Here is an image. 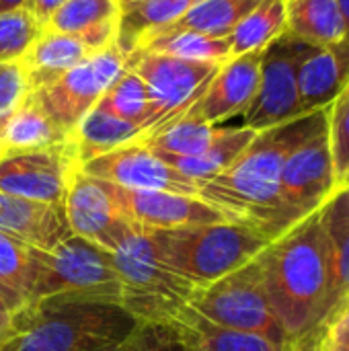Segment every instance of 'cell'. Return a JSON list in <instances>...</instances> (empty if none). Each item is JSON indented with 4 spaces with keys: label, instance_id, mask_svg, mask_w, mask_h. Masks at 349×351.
I'll return each mask as SVG.
<instances>
[{
    "label": "cell",
    "instance_id": "6da1fadb",
    "mask_svg": "<svg viewBox=\"0 0 349 351\" xmlns=\"http://www.w3.org/2000/svg\"><path fill=\"white\" fill-rule=\"evenodd\" d=\"M327 123V109L300 115L282 125L257 132L247 150L218 177L202 183L200 197L228 220L249 224L269 241L294 224L280 197V179L286 158Z\"/></svg>",
    "mask_w": 349,
    "mask_h": 351
},
{
    "label": "cell",
    "instance_id": "7a4b0ae2",
    "mask_svg": "<svg viewBox=\"0 0 349 351\" xmlns=\"http://www.w3.org/2000/svg\"><path fill=\"white\" fill-rule=\"evenodd\" d=\"M257 263L269 304L288 339L325 321L331 311V280L323 208L274 239L257 255Z\"/></svg>",
    "mask_w": 349,
    "mask_h": 351
},
{
    "label": "cell",
    "instance_id": "3957f363",
    "mask_svg": "<svg viewBox=\"0 0 349 351\" xmlns=\"http://www.w3.org/2000/svg\"><path fill=\"white\" fill-rule=\"evenodd\" d=\"M138 323L121 304L27 300L12 311L0 351H113Z\"/></svg>",
    "mask_w": 349,
    "mask_h": 351
},
{
    "label": "cell",
    "instance_id": "277c9868",
    "mask_svg": "<svg viewBox=\"0 0 349 351\" xmlns=\"http://www.w3.org/2000/svg\"><path fill=\"white\" fill-rule=\"evenodd\" d=\"M146 232L160 261L193 288L237 271L272 243L257 228L234 220Z\"/></svg>",
    "mask_w": 349,
    "mask_h": 351
},
{
    "label": "cell",
    "instance_id": "5b68a950",
    "mask_svg": "<svg viewBox=\"0 0 349 351\" xmlns=\"http://www.w3.org/2000/svg\"><path fill=\"white\" fill-rule=\"evenodd\" d=\"M45 298L121 304L123 288L111 253L76 234L51 249L31 247L27 300Z\"/></svg>",
    "mask_w": 349,
    "mask_h": 351
},
{
    "label": "cell",
    "instance_id": "8992f818",
    "mask_svg": "<svg viewBox=\"0 0 349 351\" xmlns=\"http://www.w3.org/2000/svg\"><path fill=\"white\" fill-rule=\"evenodd\" d=\"M109 253L123 288L121 306L138 321L171 323L189 302L195 288L160 261L144 228L132 224Z\"/></svg>",
    "mask_w": 349,
    "mask_h": 351
},
{
    "label": "cell",
    "instance_id": "52a82bcc",
    "mask_svg": "<svg viewBox=\"0 0 349 351\" xmlns=\"http://www.w3.org/2000/svg\"><path fill=\"white\" fill-rule=\"evenodd\" d=\"M187 304L214 325L261 335L276 346L288 339L269 304L257 257L214 284L195 288Z\"/></svg>",
    "mask_w": 349,
    "mask_h": 351
},
{
    "label": "cell",
    "instance_id": "ba28073f",
    "mask_svg": "<svg viewBox=\"0 0 349 351\" xmlns=\"http://www.w3.org/2000/svg\"><path fill=\"white\" fill-rule=\"evenodd\" d=\"M144 82L150 101L148 132L189 111L220 64L191 62L156 51H132L125 62ZM146 132V134H148Z\"/></svg>",
    "mask_w": 349,
    "mask_h": 351
},
{
    "label": "cell",
    "instance_id": "9c48e42d",
    "mask_svg": "<svg viewBox=\"0 0 349 351\" xmlns=\"http://www.w3.org/2000/svg\"><path fill=\"white\" fill-rule=\"evenodd\" d=\"M125 62V53L117 43H113L88 56L47 86L29 93L35 95L56 125L72 136L80 119L101 101L111 82L123 72Z\"/></svg>",
    "mask_w": 349,
    "mask_h": 351
},
{
    "label": "cell",
    "instance_id": "30bf717a",
    "mask_svg": "<svg viewBox=\"0 0 349 351\" xmlns=\"http://www.w3.org/2000/svg\"><path fill=\"white\" fill-rule=\"evenodd\" d=\"M304 47V43H298L286 35L265 47L257 93L243 113L245 128L263 132L306 115L300 105L296 80V70Z\"/></svg>",
    "mask_w": 349,
    "mask_h": 351
},
{
    "label": "cell",
    "instance_id": "8fae6325",
    "mask_svg": "<svg viewBox=\"0 0 349 351\" xmlns=\"http://www.w3.org/2000/svg\"><path fill=\"white\" fill-rule=\"evenodd\" d=\"M337 191V177L327 138V123L306 138L284 162L280 197L292 224L321 210Z\"/></svg>",
    "mask_w": 349,
    "mask_h": 351
},
{
    "label": "cell",
    "instance_id": "7c38bea8",
    "mask_svg": "<svg viewBox=\"0 0 349 351\" xmlns=\"http://www.w3.org/2000/svg\"><path fill=\"white\" fill-rule=\"evenodd\" d=\"M78 165L70 140L41 150L0 156V191L64 208L68 181Z\"/></svg>",
    "mask_w": 349,
    "mask_h": 351
},
{
    "label": "cell",
    "instance_id": "4fadbf2b",
    "mask_svg": "<svg viewBox=\"0 0 349 351\" xmlns=\"http://www.w3.org/2000/svg\"><path fill=\"white\" fill-rule=\"evenodd\" d=\"M82 171L95 179L134 191H169L179 195H197L200 183L167 165L142 140L123 144L84 165Z\"/></svg>",
    "mask_w": 349,
    "mask_h": 351
},
{
    "label": "cell",
    "instance_id": "5bb4252c",
    "mask_svg": "<svg viewBox=\"0 0 349 351\" xmlns=\"http://www.w3.org/2000/svg\"><path fill=\"white\" fill-rule=\"evenodd\" d=\"M105 185L119 216L125 222L146 230H167L228 220L220 210L204 202L200 195H179L169 191H134L107 181Z\"/></svg>",
    "mask_w": 349,
    "mask_h": 351
},
{
    "label": "cell",
    "instance_id": "9a60e30c",
    "mask_svg": "<svg viewBox=\"0 0 349 351\" xmlns=\"http://www.w3.org/2000/svg\"><path fill=\"white\" fill-rule=\"evenodd\" d=\"M64 212L70 234L82 237L105 251H113L132 226L119 216L105 181L86 175L80 165L70 175Z\"/></svg>",
    "mask_w": 349,
    "mask_h": 351
},
{
    "label": "cell",
    "instance_id": "2e32d148",
    "mask_svg": "<svg viewBox=\"0 0 349 351\" xmlns=\"http://www.w3.org/2000/svg\"><path fill=\"white\" fill-rule=\"evenodd\" d=\"M263 51L265 49L232 56L220 64L210 84L189 111L214 125L234 115H243L259 86Z\"/></svg>",
    "mask_w": 349,
    "mask_h": 351
},
{
    "label": "cell",
    "instance_id": "e0dca14e",
    "mask_svg": "<svg viewBox=\"0 0 349 351\" xmlns=\"http://www.w3.org/2000/svg\"><path fill=\"white\" fill-rule=\"evenodd\" d=\"M298 95L304 113L327 109L349 84V41L331 47L306 45L298 70Z\"/></svg>",
    "mask_w": 349,
    "mask_h": 351
},
{
    "label": "cell",
    "instance_id": "ac0fdd59",
    "mask_svg": "<svg viewBox=\"0 0 349 351\" xmlns=\"http://www.w3.org/2000/svg\"><path fill=\"white\" fill-rule=\"evenodd\" d=\"M0 230L37 249H51L70 234L62 206L31 202L4 191H0Z\"/></svg>",
    "mask_w": 349,
    "mask_h": 351
},
{
    "label": "cell",
    "instance_id": "d6986e66",
    "mask_svg": "<svg viewBox=\"0 0 349 351\" xmlns=\"http://www.w3.org/2000/svg\"><path fill=\"white\" fill-rule=\"evenodd\" d=\"M119 21V0H66L45 29L72 35L97 53L117 43Z\"/></svg>",
    "mask_w": 349,
    "mask_h": 351
},
{
    "label": "cell",
    "instance_id": "ffe728a7",
    "mask_svg": "<svg viewBox=\"0 0 349 351\" xmlns=\"http://www.w3.org/2000/svg\"><path fill=\"white\" fill-rule=\"evenodd\" d=\"M70 136L43 111L33 93L0 115V156L66 144Z\"/></svg>",
    "mask_w": 349,
    "mask_h": 351
},
{
    "label": "cell",
    "instance_id": "44dd1931",
    "mask_svg": "<svg viewBox=\"0 0 349 351\" xmlns=\"http://www.w3.org/2000/svg\"><path fill=\"white\" fill-rule=\"evenodd\" d=\"M93 56V51L72 35L41 29L35 41L19 60L29 90H39L60 78L64 72Z\"/></svg>",
    "mask_w": 349,
    "mask_h": 351
},
{
    "label": "cell",
    "instance_id": "7402d4cb",
    "mask_svg": "<svg viewBox=\"0 0 349 351\" xmlns=\"http://www.w3.org/2000/svg\"><path fill=\"white\" fill-rule=\"evenodd\" d=\"M284 35L311 47L341 43L346 25L337 0H286Z\"/></svg>",
    "mask_w": 349,
    "mask_h": 351
},
{
    "label": "cell",
    "instance_id": "603a6c76",
    "mask_svg": "<svg viewBox=\"0 0 349 351\" xmlns=\"http://www.w3.org/2000/svg\"><path fill=\"white\" fill-rule=\"evenodd\" d=\"M257 136L251 128H220L214 142L197 156H173L165 152H156L167 165L183 173L185 177L197 181L200 185L224 173L253 142Z\"/></svg>",
    "mask_w": 349,
    "mask_h": 351
},
{
    "label": "cell",
    "instance_id": "cb8c5ba5",
    "mask_svg": "<svg viewBox=\"0 0 349 351\" xmlns=\"http://www.w3.org/2000/svg\"><path fill=\"white\" fill-rule=\"evenodd\" d=\"M171 323L187 341L189 351H278L282 348L261 335L214 325L189 304L181 306Z\"/></svg>",
    "mask_w": 349,
    "mask_h": 351
},
{
    "label": "cell",
    "instance_id": "d4e9b609",
    "mask_svg": "<svg viewBox=\"0 0 349 351\" xmlns=\"http://www.w3.org/2000/svg\"><path fill=\"white\" fill-rule=\"evenodd\" d=\"M144 134H146L144 128L130 123L125 119H119L111 115L109 111L101 109L99 105H95L74 128L70 142H72L76 160L84 165L123 144L140 140Z\"/></svg>",
    "mask_w": 349,
    "mask_h": 351
},
{
    "label": "cell",
    "instance_id": "484cf974",
    "mask_svg": "<svg viewBox=\"0 0 349 351\" xmlns=\"http://www.w3.org/2000/svg\"><path fill=\"white\" fill-rule=\"evenodd\" d=\"M323 224L329 255L331 308L349 294V191L337 189L323 206ZM331 313V311H329Z\"/></svg>",
    "mask_w": 349,
    "mask_h": 351
},
{
    "label": "cell",
    "instance_id": "4316f807",
    "mask_svg": "<svg viewBox=\"0 0 349 351\" xmlns=\"http://www.w3.org/2000/svg\"><path fill=\"white\" fill-rule=\"evenodd\" d=\"M218 130L220 125L208 123L191 111H185L175 119L158 125L156 130L144 134L140 140L154 152L173 156H197L214 142Z\"/></svg>",
    "mask_w": 349,
    "mask_h": 351
},
{
    "label": "cell",
    "instance_id": "83f0119b",
    "mask_svg": "<svg viewBox=\"0 0 349 351\" xmlns=\"http://www.w3.org/2000/svg\"><path fill=\"white\" fill-rule=\"evenodd\" d=\"M132 51H156V53H167V56L181 58V60L212 62V64H224L228 58H232L230 43L226 37H210V35H202V33L187 31V29L152 33L144 37L142 41H138Z\"/></svg>",
    "mask_w": 349,
    "mask_h": 351
},
{
    "label": "cell",
    "instance_id": "f1b7e54d",
    "mask_svg": "<svg viewBox=\"0 0 349 351\" xmlns=\"http://www.w3.org/2000/svg\"><path fill=\"white\" fill-rule=\"evenodd\" d=\"M197 2L200 0H142L134 6L123 8L117 45L128 58V53L136 47L140 39L163 27H169Z\"/></svg>",
    "mask_w": 349,
    "mask_h": 351
},
{
    "label": "cell",
    "instance_id": "f546056e",
    "mask_svg": "<svg viewBox=\"0 0 349 351\" xmlns=\"http://www.w3.org/2000/svg\"><path fill=\"white\" fill-rule=\"evenodd\" d=\"M261 2L263 0H200L181 19H177L169 27H163L158 31L187 29V31H195V33L210 35V37H228L234 31V27Z\"/></svg>",
    "mask_w": 349,
    "mask_h": 351
},
{
    "label": "cell",
    "instance_id": "4dcf8cb0",
    "mask_svg": "<svg viewBox=\"0 0 349 351\" xmlns=\"http://www.w3.org/2000/svg\"><path fill=\"white\" fill-rule=\"evenodd\" d=\"M286 33V0H263L226 37L230 53L261 51Z\"/></svg>",
    "mask_w": 349,
    "mask_h": 351
},
{
    "label": "cell",
    "instance_id": "1f68e13d",
    "mask_svg": "<svg viewBox=\"0 0 349 351\" xmlns=\"http://www.w3.org/2000/svg\"><path fill=\"white\" fill-rule=\"evenodd\" d=\"M97 105L109 111L111 115L136 123L144 128V132H148V121H150L148 93L142 78L132 68L128 66L123 68V72L111 82V86L105 90V95Z\"/></svg>",
    "mask_w": 349,
    "mask_h": 351
},
{
    "label": "cell",
    "instance_id": "d6a6232c",
    "mask_svg": "<svg viewBox=\"0 0 349 351\" xmlns=\"http://www.w3.org/2000/svg\"><path fill=\"white\" fill-rule=\"evenodd\" d=\"M39 31L41 27L25 8L0 14V64L19 62Z\"/></svg>",
    "mask_w": 349,
    "mask_h": 351
},
{
    "label": "cell",
    "instance_id": "836d02e7",
    "mask_svg": "<svg viewBox=\"0 0 349 351\" xmlns=\"http://www.w3.org/2000/svg\"><path fill=\"white\" fill-rule=\"evenodd\" d=\"M113 351H189V346L173 323L140 321Z\"/></svg>",
    "mask_w": 349,
    "mask_h": 351
},
{
    "label": "cell",
    "instance_id": "e575fe53",
    "mask_svg": "<svg viewBox=\"0 0 349 351\" xmlns=\"http://www.w3.org/2000/svg\"><path fill=\"white\" fill-rule=\"evenodd\" d=\"M327 138L339 187L349 169V84L327 107Z\"/></svg>",
    "mask_w": 349,
    "mask_h": 351
},
{
    "label": "cell",
    "instance_id": "d590c367",
    "mask_svg": "<svg viewBox=\"0 0 349 351\" xmlns=\"http://www.w3.org/2000/svg\"><path fill=\"white\" fill-rule=\"evenodd\" d=\"M0 280L27 298L31 282V247L0 230Z\"/></svg>",
    "mask_w": 349,
    "mask_h": 351
},
{
    "label": "cell",
    "instance_id": "8d00e7d4",
    "mask_svg": "<svg viewBox=\"0 0 349 351\" xmlns=\"http://www.w3.org/2000/svg\"><path fill=\"white\" fill-rule=\"evenodd\" d=\"M29 93L27 78L19 62L0 64V115L16 107Z\"/></svg>",
    "mask_w": 349,
    "mask_h": 351
},
{
    "label": "cell",
    "instance_id": "74e56055",
    "mask_svg": "<svg viewBox=\"0 0 349 351\" xmlns=\"http://www.w3.org/2000/svg\"><path fill=\"white\" fill-rule=\"evenodd\" d=\"M321 351H349V308L333 306L321 323Z\"/></svg>",
    "mask_w": 349,
    "mask_h": 351
},
{
    "label": "cell",
    "instance_id": "f35d334b",
    "mask_svg": "<svg viewBox=\"0 0 349 351\" xmlns=\"http://www.w3.org/2000/svg\"><path fill=\"white\" fill-rule=\"evenodd\" d=\"M64 2L66 0H25V10H29V14L37 21L41 29H45L49 19Z\"/></svg>",
    "mask_w": 349,
    "mask_h": 351
},
{
    "label": "cell",
    "instance_id": "ab89813d",
    "mask_svg": "<svg viewBox=\"0 0 349 351\" xmlns=\"http://www.w3.org/2000/svg\"><path fill=\"white\" fill-rule=\"evenodd\" d=\"M278 351H321V325L298 337L286 339V343Z\"/></svg>",
    "mask_w": 349,
    "mask_h": 351
},
{
    "label": "cell",
    "instance_id": "60d3db41",
    "mask_svg": "<svg viewBox=\"0 0 349 351\" xmlns=\"http://www.w3.org/2000/svg\"><path fill=\"white\" fill-rule=\"evenodd\" d=\"M27 302V298L16 292L14 288H10L8 284H4L0 280V313H12L19 306H23Z\"/></svg>",
    "mask_w": 349,
    "mask_h": 351
},
{
    "label": "cell",
    "instance_id": "b9f144b4",
    "mask_svg": "<svg viewBox=\"0 0 349 351\" xmlns=\"http://www.w3.org/2000/svg\"><path fill=\"white\" fill-rule=\"evenodd\" d=\"M10 315L12 313H0V346L4 343V339L10 331Z\"/></svg>",
    "mask_w": 349,
    "mask_h": 351
},
{
    "label": "cell",
    "instance_id": "7bdbcfd3",
    "mask_svg": "<svg viewBox=\"0 0 349 351\" xmlns=\"http://www.w3.org/2000/svg\"><path fill=\"white\" fill-rule=\"evenodd\" d=\"M25 8V0H0V14Z\"/></svg>",
    "mask_w": 349,
    "mask_h": 351
},
{
    "label": "cell",
    "instance_id": "ee69618b",
    "mask_svg": "<svg viewBox=\"0 0 349 351\" xmlns=\"http://www.w3.org/2000/svg\"><path fill=\"white\" fill-rule=\"evenodd\" d=\"M341 16H344V25H346V41H349V0H337Z\"/></svg>",
    "mask_w": 349,
    "mask_h": 351
},
{
    "label": "cell",
    "instance_id": "f6af8a7d",
    "mask_svg": "<svg viewBox=\"0 0 349 351\" xmlns=\"http://www.w3.org/2000/svg\"><path fill=\"white\" fill-rule=\"evenodd\" d=\"M138 2H142V0H119V6H121V10H123V8L134 6V4H138Z\"/></svg>",
    "mask_w": 349,
    "mask_h": 351
},
{
    "label": "cell",
    "instance_id": "bcb514c9",
    "mask_svg": "<svg viewBox=\"0 0 349 351\" xmlns=\"http://www.w3.org/2000/svg\"><path fill=\"white\" fill-rule=\"evenodd\" d=\"M337 189H349V169L348 173L344 175V179H341V183H339V187Z\"/></svg>",
    "mask_w": 349,
    "mask_h": 351
},
{
    "label": "cell",
    "instance_id": "7dc6e473",
    "mask_svg": "<svg viewBox=\"0 0 349 351\" xmlns=\"http://www.w3.org/2000/svg\"><path fill=\"white\" fill-rule=\"evenodd\" d=\"M346 191H349V189H346Z\"/></svg>",
    "mask_w": 349,
    "mask_h": 351
}]
</instances>
